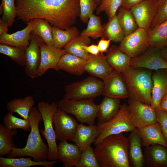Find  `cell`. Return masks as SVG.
I'll return each mask as SVG.
<instances>
[{
  "instance_id": "cell-1",
  "label": "cell",
  "mask_w": 167,
  "mask_h": 167,
  "mask_svg": "<svg viewBox=\"0 0 167 167\" xmlns=\"http://www.w3.org/2000/svg\"><path fill=\"white\" fill-rule=\"evenodd\" d=\"M16 17L26 24L40 18L52 26L66 29L79 17V0H15Z\"/></svg>"
},
{
  "instance_id": "cell-2",
  "label": "cell",
  "mask_w": 167,
  "mask_h": 167,
  "mask_svg": "<svg viewBox=\"0 0 167 167\" xmlns=\"http://www.w3.org/2000/svg\"><path fill=\"white\" fill-rule=\"evenodd\" d=\"M128 138L123 133L105 138L94 149L100 167H130Z\"/></svg>"
},
{
  "instance_id": "cell-3",
  "label": "cell",
  "mask_w": 167,
  "mask_h": 167,
  "mask_svg": "<svg viewBox=\"0 0 167 167\" xmlns=\"http://www.w3.org/2000/svg\"><path fill=\"white\" fill-rule=\"evenodd\" d=\"M31 130L28 136L25 146L22 148L12 149L8 155V158L29 156L36 161H45L48 160L49 149L48 146L42 140L39 131V125L43 121L42 116L37 107L31 109L28 117Z\"/></svg>"
},
{
  "instance_id": "cell-4",
  "label": "cell",
  "mask_w": 167,
  "mask_h": 167,
  "mask_svg": "<svg viewBox=\"0 0 167 167\" xmlns=\"http://www.w3.org/2000/svg\"><path fill=\"white\" fill-rule=\"evenodd\" d=\"M122 74L128 88L129 99L150 105L152 87L150 71L131 68Z\"/></svg>"
},
{
  "instance_id": "cell-5",
  "label": "cell",
  "mask_w": 167,
  "mask_h": 167,
  "mask_svg": "<svg viewBox=\"0 0 167 167\" xmlns=\"http://www.w3.org/2000/svg\"><path fill=\"white\" fill-rule=\"evenodd\" d=\"M58 105L66 113L74 116L81 123L95 125L99 105L95 103L94 99L75 100L64 98L58 102Z\"/></svg>"
},
{
  "instance_id": "cell-6",
  "label": "cell",
  "mask_w": 167,
  "mask_h": 167,
  "mask_svg": "<svg viewBox=\"0 0 167 167\" xmlns=\"http://www.w3.org/2000/svg\"><path fill=\"white\" fill-rule=\"evenodd\" d=\"M37 108L42 117L44 130L41 133L46 140L49 149L48 160L54 161L59 159L56 142L55 130L53 128V117L58 108V103L53 102L50 104L46 101H41Z\"/></svg>"
},
{
  "instance_id": "cell-7",
  "label": "cell",
  "mask_w": 167,
  "mask_h": 167,
  "mask_svg": "<svg viewBox=\"0 0 167 167\" xmlns=\"http://www.w3.org/2000/svg\"><path fill=\"white\" fill-rule=\"evenodd\" d=\"M104 87L103 80L91 75L82 80L66 85L64 98L75 100L94 99L102 95Z\"/></svg>"
},
{
  "instance_id": "cell-8",
  "label": "cell",
  "mask_w": 167,
  "mask_h": 167,
  "mask_svg": "<svg viewBox=\"0 0 167 167\" xmlns=\"http://www.w3.org/2000/svg\"><path fill=\"white\" fill-rule=\"evenodd\" d=\"M97 125L101 129V132L94 141L95 146L108 136L123 132H131L136 128L131 121L128 105L125 104L121 105L118 112L112 119Z\"/></svg>"
},
{
  "instance_id": "cell-9",
  "label": "cell",
  "mask_w": 167,
  "mask_h": 167,
  "mask_svg": "<svg viewBox=\"0 0 167 167\" xmlns=\"http://www.w3.org/2000/svg\"><path fill=\"white\" fill-rule=\"evenodd\" d=\"M149 46L148 31L138 28L125 36L118 47L121 51L132 58L142 54Z\"/></svg>"
},
{
  "instance_id": "cell-10",
  "label": "cell",
  "mask_w": 167,
  "mask_h": 167,
  "mask_svg": "<svg viewBox=\"0 0 167 167\" xmlns=\"http://www.w3.org/2000/svg\"><path fill=\"white\" fill-rule=\"evenodd\" d=\"M128 103L130 119L136 128L140 129L157 122L155 109L151 105L130 99Z\"/></svg>"
},
{
  "instance_id": "cell-11",
  "label": "cell",
  "mask_w": 167,
  "mask_h": 167,
  "mask_svg": "<svg viewBox=\"0 0 167 167\" xmlns=\"http://www.w3.org/2000/svg\"><path fill=\"white\" fill-rule=\"evenodd\" d=\"M67 114L58 107L53 117L56 139L60 142L72 141L79 124L73 117Z\"/></svg>"
},
{
  "instance_id": "cell-12",
  "label": "cell",
  "mask_w": 167,
  "mask_h": 167,
  "mask_svg": "<svg viewBox=\"0 0 167 167\" xmlns=\"http://www.w3.org/2000/svg\"><path fill=\"white\" fill-rule=\"evenodd\" d=\"M161 48L149 46L143 53L131 59V68L157 71L167 69V62L162 57Z\"/></svg>"
},
{
  "instance_id": "cell-13",
  "label": "cell",
  "mask_w": 167,
  "mask_h": 167,
  "mask_svg": "<svg viewBox=\"0 0 167 167\" xmlns=\"http://www.w3.org/2000/svg\"><path fill=\"white\" fill-rule=\"evenodd\" d=\"M158 0H144L130 10L139 28L148 31L156 15Z\"/></svg>"
},
{
  "instance_id": "cell-14",
  "label": "cell",
  "mask_w": 167,
  "mask_h": 167,
  "mask_svg": "<svg viewBox=\"0 0 167 167\" xmlns=\"http://www.w3.org/2000/svg\"><path fill=\"white\" fill-rule=\"evenodd\" d=\"M41 39L32 32L30 35L29 44L25 50L24 71L26 75L32 79L39 77L38 72L41 58Z\"/></svg>"
},
{
  "instance_id": "cell-15",
  "label": "cell",
  "mask_w": 167,
  "mask_h": 167,
  "mask_svg": "<svg viewBox=\"0 0 167 167\" xmlns=\"http://www.w3.org/2000/svg\"><path fill=\"white\" fill-rule=\"evenodd\" d=\"M40 47L41 58L38 76H42L49 69L56 71L60 70L58 64L61 57L67 53L65 50L63 48H57L54 46L47 45L41 39Z\"/></svg>"
},
{
  "instance_id": "cell-16",
  "label": "cell",
  "mask_w": 167,
  "mask_h": 167,
  "mask_svg": "<svg viewBox=\"0 0 167 167\" xmlns=\"http://www.w3.org/2000/svg\"><path fill=\"white\" fill-rule=\"evenodd\" d=\"M103 81V96L120 100L129 98L128 88L121 72L114 70Z\"/></svg>"
},
{
  "instance_id": "cell-17",
  "label": "cell",
  "mask_w": 167,
  "mask_h": 167,
  "mask_svg": "<svg viewBox=\"0 0 167 167\" xmlns=\"http://www.w3.org/2000/svg\"><path fill=\"white\" fill-rule=\"evenodd\" d=\"M85 71L91 75L104 80L114 70L108 62L105 55L89 54L85 65Z\"/></svg>"
},
{
  "instance_id": "cell-18",
  "label": "cell",
  "mask_w": 167,
  "mask_h": 167,
  "mask_svg": "<svg viewBox=\"0 0 167 167\" xmlns=\"http://www.w3.org/2000/svg\"><path fill=\"white\" fill-rule=\"evenodd\" d=\"M101 132V129L97 125L85 126L81 123L72 141L82 152L91 146Z\"/></svg>"
},
{
  "instance_id": "cell-19",
  "label": "cell",
  "mask_w": 167,
  "mask_h": 167,
  "mask_svg": "<svg viewBox=\"0 0 167 167\" xmlns=\"http://www.w3.org/2000/svg\"><path fill=\"white\" fill-rule=\"evenodd\" d=\"M161 70L156 71L152 75L150 105L155 109H159L161 101L167 93V72Z\"/></svg>"
},
{
  "instance_id": "cell-20",
  "label": "cell",
  "mask_w": 167,
  "mask_h": 167,
  "mask_svg": "<svg viewBox=\"0 0 167 167\" xmlns=\"http://www.w3.org/2000/svg\"><path fill=\"white\" fill-rule=\"evenodd\" d=\"M142 140V146H149L160 144L167 147L166 143L160 124L157 122L138 129Z\"/></svg>"
},
{
  "instance_id": "cell-21",
  "label": "cell",
  "mask_w": 167,
  "mask_h": 167,
  "mask_svg": "<svg viewBox=\"0 0 167 167\" xmlns=\"http://www.w3.org/2000/svg\"><path fill=\"white\" fill-rule=\"evenodd\" d=\"M32 32V23L30 21L26 27L21 30L0 35V44L16 46L25 50L29 44Z\"/></svg>"
},
{
  "instance_id": "cell-22",
  "label": "cell",
  "mask_w": 167,
  "mask_h": 167,
  "mask_svg": "<svg viewBox=\"0 0 167 167\" xmlns=\"http://www.w3.org/2000/svg\"><path fill=\"white\" fill-rule=\"evenodd\" d=\"M58 160L64 167H75L79 162L81 152L75 144L67 141L60 142L57 146Z\"/></svg>"
},
{
  "instance_id": "cell-23",
  "label": "cell",
  "mask_w": 167,
  "mask_h": 167,
  "mask_svg": "<svg viewBox=\"0 0 167 167\" xmlns=\"http://www.w3.org/2000/svg\"><path fill=\"white\" fill-rule=\"evenodd\" d=\"M106 53L107 60L114 70L122 73L131 68V58L121 51L117 45H112Z\"/></svg>"
},
{
  "instance_id": "cell-24",
  "label": "cell",
  "mask_w": 167,
  "mask_h": 167,
  "mask_svg": "<svg viewBox=\"0 0 167 167\" xmlns=\"http://www.w3.org/2000/svg\"><path fill=\"white\" fill-rule=\"evenodd\" d=\"M128 138L130 163L131 162V165L134 167H142L144 159L142 149V140L138 129L136 128L131 132Z\"/></svg>"
},
{
  "instance_id": "cell-25",
  "label": "cell",
  "mask_w": 167,
  "mask_h": 167,
  "mask_svg": "<svg viewBox=\"0 0 167 167\" xmlns=\"http://www.w3.org/2000/svg\"><path fill=\"white\" fill-rule=\"evenodd\" d=\"M98 105L97 125L107 122L115 116L120 109V99L105 96Z\"/></svg>"
},
{
  "instance_id": "cell-26",
  "label": "cell",
  "mask_w": 167,
  "mask_h": 167,
  "mask_svg": "<svg viewBox=\"0 0 167 167\" xmlns=\"http://www.w3.org/2000/svg\"><path fill=\"white\" fill-rule=\"evenodd\" d=\"M86 60L71 54L66 53L60 58L58 66L59 70L77 75H81L85 71Z\"/></svg>"
},
{
  "instance_id": "cell-27",
  "label": "cell",
  "mask_w": 167,
  "mask_h": 167,
  "mask_svg": "<svg viewBox=\"0 0 167 167\" xmlns=\"http://www.w3.org/2000/svg\"><path fill=\"white\" fill-rule=\"evenodd\" d=\"M144 159L152 167H167V149L163 145L156 144L146 147Z\"/></svg>"
},
{
  "instance_id": "cell-28",
  "label": "cell",
  "mask_w": 167,
  "mask_h": 167,
  "mask_svg": "<svg viewBox=\"0 0 167 167\" xmlns=\"http://www.w3.org/2000/svg\"><path fill=\"white\" fill-rule=\"evenodd\" d=\"M34 98L27 96L24 98H15L6 104V110L8 112L16 113L25 120H28L30 111L35 104Z\"/></svg>"
},
{
  "instance_id": "cell-29",
  "label": "cell",
  "mask_w": 167,
  "mask_h": 167,
  "mask_svg": "<svg viewBox=\"0 0 167 167\" xmlns=\"http://www.w3.org/2000/svg\"><path fill=\"white\" fill-rule=\"evenodd\" d=\"M32 157L20 158H5L0 157V167H29L34 166H43L52 167L58 161H36L32 160Z\"/></svg>"
},
{
  "instance_id": "cell-30",
  "label": "cell",
  "mask_w": 167,
  "mask_h": 167,
  "mask_svg": "<svg viewBox=\"0 0 167 167\" xmlns=\"http://www.w3.org/2000/svg\"><path fill=\"white\" fill-rule=\"evenodd\" d=\"M54 46L63 48L70 41L80 35L78 28L73 26L66 29L52 26Z\"/></svg>"
},
{
  "instance_id": "cell-31",
  "label": "cell",
  "mask_w": 167,
  "mask_h": 167,
  "mask_svg": "<svg viewBox=\"0 0 167 167\" xmlns=\"http://www.w3.org/2000/svg\"><path fill=\"white\" fill-rule=\"evenodd\" d=\"M32 32L47 45L54 46L52 26L46 20L36 18L31 20Z\"/></svg>"
},
{
  "instance_id": "cell-32",
  "label": "cell",
  "mask_w": 167,
  "mask_h": 167,
  "mask_svg": "<svg viewBox=\"0 0 167 167\" xmlns=\"http://www.w3.org/2000/svg\"><path fill=\"white\" fill-rule=\"evenodd\" d=\"M90 37L80 34L70 41L63 48L67 53L87 60L89 54L84 49L83 46L91 44Z\"/></svg>"
},
{
  "instance_id": "cell-33",
  "label": "cell",
  "mask_w": 167,
  "mask_h": 167,
  "mask_svg": "<svg viewBox=\"0 0 167 167\" xmlns=\"http://www.w3.org/2000/svg\"><path fill=\"white\" fill-rule=\"evenodd\" d=\"M150 46L167 47V19L148 31Z\"/></svg>"
},
{
  "instance_id": "cell-34",
  "label": "cell",
  "mask_w": 167,
  "mask_h": 167,
  "mask_svg": "<svg viewBox=\"0 0 167 167\" xmlns=\"http://www.w3.org/2000/svg\"><path fill=\"white\" fill-rule=\"evenodd\" d=\"M116 14L125 36L135 31L139 27L130 9L120 7Z\"/></svg>"
},
{
  "instance_id": "cell-35",
  "label": "cell",
  "mask_w": 167,
  "mask_h": 167,
  "mask_svg": "<svg viewBox=\"0 0 167 167\" xmlns=\"http://www.w3.org/2000/svg\"><path fill=\"white\" fill-rule=\"evenodd\" d=\"M103 26V32L102 37L115 42H120L125 36L116 15Z\"/></svg>"
},
{
  "instance_id": "cell-36",
  "label": "cell",
  "mask_w": 167,
  "mask_h": 167,
  "mask_svg": "<svg viewBox=\"0 0 167 167\" xmlns=\"http://www.w3.org/2000/svg\"><path fill=\"white\" fill-rule=\"evenodd\" d=\"M16 130H9L3 124H0V155L9 154L13 148H16L12 136L17 134Z\"/></svg>"
},
{
  "instance_id": "cell-37",
  "label": "cell",
  "mask_w": 167,
  "mask_h": 167,
  "mask_svg": "<svg viewBox=\"0 0 167 167\" xmlns=\"http://www.w3.org/2000/svg\"><path fill=\"white\" fill-rule=\"evenodd\" d=\"M0 53L10 58L21 67L26 63L25 50L18 47L0 44Z\"/></svg>"
},
{
  "instance_id": "cell-38",
  "label": "cell",
  "mask_w": 167,
  "mask_h": 167,
  "mask_svg": "<svg viewBox=\"0 0 167 167\" xmlns=\"http://www.w3.org/2000/svg\"><path fill=\"white\" fill-rule=\"evenodd\" d=\"M103 32L101 17L93 14L89 18L87 28L80 34L96 39L102 37Z\"/></svg>"
},
{
  "instance_id": "cell-39",
  "label": "cell",
  "mask_w": 167,
  "mask_h": 167,
  "mask_svg": "<svg viewBox=\"0 0 167 167\" xmlns=\"http://www.w3.org/2000/svg\"><path fill=\"white\" fill-rule=\"evenodd\" d=\"M3 125L7 129L11 130L21 129L24 131H30L31 124L29 119H22L14 116L12 113H7L3 119Z\"/></svg>"
},
{
  "instance_id": "cell-40",
  "label": "cell",
  "mask_w": 167,
  "mask_h": 167,
  "mask_svg": "<svg viewBox=\"0 0 167 167\" xmlns=\"http://www.w3.org/2000/svg\"><path fill=\"white\" fill-rule=\"evenodd\" d=\"M15 0H2L0 5V13L2 15L1 18L11 27L16 17Z\"/></svg>"
},
{
  "instance_id": "cell-41",
  "label": "cell",
  "mask_w": 167,
  "mask_h": 167,
  "mask_svg": "<svg viewBox=\"0 0 167 167\" xmlns=\"http://www.w3.org/2000/svg\"><path fill=\"white\" fill-rule=\"evenodd\" d=\"M122 0H101L96 9V14L99 15L104 12L109 20L116 15V12L121 7Z\"/></svg>"
},
{
  "instance_id": "cell-42",
  "label": "cell",
  "mask_w": 167,
  "mask_h": 167,
  "mask_svg": "<svg viewBox=\"0 0 167 167\" xmlns=\"http://www.w3.org/2000/svg\"><path fill=\"white\" fill-rule=\"evenodd\" d=\"M75 167H100L92 147H89L81 152L80 159Z\"/></svg>"
},
{
  "instance_id": "cell-43",
  "label": "cell",
  "mask_w": 167,
  "mask_h": 167,
  "mask_svg": "<svg viewBox=\"0 0 167 167\" xmlns=\"http://www.w3.org/2000/svg\"><path fill=\"white\" fill-rule=\"evenodd\" d=\"M80 13L79 18L84 24H88L89 18L98 6L95 0H79Z\"/></svg>"
},
{
  "instance_id": "cell-44",
  "label": "cell",
  "mask_w": 167,
  "mask_h": 167,
  "mask_svg": "<svg viewBox=\"0 0 167 167\" xmlns=\"http://www.w3.org/2000/svg\"><path fill=\"white\" fill-rule=\"evenodd\" d=\"M167 19V0H158L157 11L152 23V28Z\"/></svg>"
},
{
  "instance_id": "cell-45",
  "label": "cell",
  "mask_w": 167,
  "mask_h": 167,
  "mask_svg": "<svg viewBox=\"0 0 167 167\" xmlns=\"http://www.w3.org/2000/svg\"><path fill=\"white\" fill-rule=\"evenodd\" d=\"M157 122L160 124L166 143L167 149V113L155 109Z\"/></svg>"
},
{
  "instance_id": "cell-46",
  "label": "cell",
  "mask_w": 167,
  "mask_h": 167,
  "mask_svg": "<svg viewBox=\"0 0 167 167\" xmlns=\"http://www.w3.org/2000/svg\"><path fill=\"white\" fill-rule=\"evenodd\" d=\"M111 41L110 40L101 37L97 44L100 53L103 54L106 53L109 48L110 43Z\"/></svg>"
},
{
  "instance_id": "cell-47",
  "label": "cell",
  "mask_w": 167,
  "mask_h": 167,
  "mask_svg": "<svg viewBox=\"0 0 167 167\" xmlns=\"http://www.w3.org/2000/svg\"><path fill=\"white\" fill-rule=\"evenodd\" d=\"M83 48L84 50L88 54L96 55L100 53L97 45L94 44L84 46Z\"/></svg>"
},
{
  "instance_id": "cell-48",
  "label": "cell",
  "mask_w": 167,
  "mask_h": 167,
  "mask_svg": "<svg viewBox=\"0 0 167 167\" xmlns=\"http://www.w3.org/2000/svg\"><path fill=\"white\" fill-rule=\"evenodd\" d=\"M144 0H122L121 7L130 9L132 6Z\"/></svg>"
},
{
  "instance_id": "cell-49",
  "label": "cell",
  "mask_w": 167,
  "mask_h": 167,
  "mask_svg": "<svg viewBox=\"0 0 167 167\" xmlns=\"http://www.w3.org/2000/svg\"><path fill=\"white\" fill-rule=\"evenodd\" d=\"M9 26L8 24L1 18L0 19V35L8 33Z\"/></svg>"
},
{
  "instance_id": "cell-50",
  "label": "cell",
  "mask_w": 167,
  "mask_h": 167,
  "mask_svg": "<svg viewBox=\"0 0 167 167\" xmlns=\"http://www.w3.org/2000/svg\"><path fill=\"white\" fill-rule=\"evenodd\" d=\"M159 109L167 113V93L162 99Z\"/></svg>"
},
{
  "instance_id": "cell-51",
  "label": "cell",
  "mask_w": 167,
  "mask_h": 167,
  "mask_svg": "<svg viewBox=\"0 0 167 167\" xmlns=\"http://www.w3.org/2000/svg\"><path fill=\"white\" fill-rule=\"evenodd\" d=\"M160 52L162 57L167 62V47L161 48Z\"/></svg>"
},
{
  "instance_id": "cell-52",
  "label": "cell",
  "mask_w": 167,
  "mask_h": 167,
  "mask_svg": "<svg viewBox=\"0 0 167 167\" xmlns=\"http://www.w3.org/2000/svg\"><path fill=\"white\" fill-rule=\"evenodd\" d=\"M98 6L99 5L101 0H95Z\"/></svg>"
},
{
  "instance_id": "cell-53",
  "label": "cell",
  "mask_w": 167,
  "mask_h": 167,
  "mask_svg": "<svg viewBox=\"0 0 167 167\" xmlns=\"http://www.w3.org/2000/svg\"><path fill=\"white\" fill-rule=\"evenodd\" d=\"M165 70H166V72H167V69H165Z\"/></svg>"
}]
</instances>
